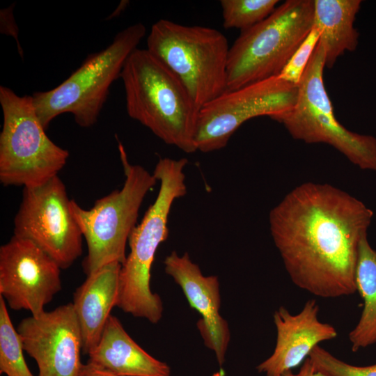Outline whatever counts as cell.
Returning <instances> with one entry per match:
<instances>
[{"instance_id": "cell-1", "label": "cell", "mask_w": 376, "mask_h": 376, "mask_svg": "<svg viewBox=\"0 0 376 376\" xmlns=\"http://www.w3.org/2000/svg\"><path fill=\"white\" fill-rule=\"evenodd\" d=\"M373 212L361 201L327 183L304 182L269 214L270 233L298 288L322 298L357 292L360 241Z\"/></svg>"}, {"instance_id": "cell-2", "label": "cell", "mask_w": 376, "mask_h": 376, "mask_svg": "<svg viewBox=\"0 0 376 376\" xmlns=\"http://www.w3.org/2000/svg\"><path fill=\"white\" fill-rule=\"evenodd\" d=\"M128 116L165 143L197 151L200 109L181 80L146 49H135L120 74Z\"/></svg>"}, {"instance_id": "cell-3", "label": "cell", "mask_w": 376, "mask_h": 376, "mask_svg": "<svg viewBox=\"0 0 376 376\" xmlns=\"http://www.w3.org/2000/svg\"><path fill=\"white\" fill-rule=\"evenodd\" d=\"M186 158H160L152 172L159 189L155 201L129 237L130 253L121 265L117 307L136 318L158 323L163 313L159 295L150 288V272L159 245L168 237L174 201L187 194Z\"/></svg>"}, {"instance_id": "cell-4", "label": "cell", "mask_w": 376, "mask_h": 376, "mask_svg": "<svg viewBox=\"0 0 376 376\" xmlns=\"http://www.w3.org/2000/svg\"><path fill=\"white\" fill-rule=\"evenodd\" d=\"M118 149L125 175L122 188L97 199L90 209L81 207L74 200L70 203L71 212L87 244L82 263L86 276L106 265L124 263L126 245L137 225L142 203L158 182L144 167L129 162L120 141Z\"/></svg>"}, {"instance_id": "cell-5", "label": "cell", "mask_w": 376, "mask_h": 376, "mask_svg": "<svg viewBox=\"0 0 376 376\" xmlns=\"http://www.w3.org/2000/svg\"><path fill=\"white\" fill-rule=\"evenodd\" d=\"M141 23L119 31L104 49L90 54L81 65L56 87L31 96L37 115L45 130L57 116L71 113L81 127L94 125L131 53L145 36Z\"/></svg>"}, {"instance_id": "cell-6", "label": "cell", "mask_w": 376, "mask_h": 376, "mask_svg": "<svg viewBox=\"0 0 376 376\" xmlns=\"http://www.w3.org/2000/svg\"><path fill=\"white\" fill-rule=\"evenodd\" d=\"M146 49L181 80L200 109L228 91L230 47L219 31L159 19L150 29Z\"/></svg>"}, {"instance_id": "cell-7", "label": "cell", "mask_w": 376, "mask_h": 376, "mask_svg": "<svg viewBox=\"0 0 376 376\" xmlns=\"http://www.w3.org/2000/svg\"><path fill=\"white\" fill-rule=\"evenodd\" d=\"M313 14V0H288L241 31L229 49L228 91L279 75L311 30Z\"/></svg>"}, {"instance_id": "cell-8", "label": "cell", "mask_w": 376, "mask_h": 376, "mask_svg": "<svg viewBox=\"0 0 376 376\" xmlns=\"http://www.w3.org/2000/svg\"><path fill=\"white\" fill-rule=\"evenodd\" d=\"M0 181L6 186L37 187L58 175L69 152L46 134L32 96L0 86Z\"/></svg>"}, {"instance_id": "cell-9", "label": "cell", "mask_w": 376, "mask_h": 376, "mask_svg": "<svg viewBox=\"0 0 376 376\" xmlns=\"http://www.w3.org/2000/svg\"><path fill=\"white\" fill-rule=\"evenodd\" d=\"M324 49L318 42L298 85L293 108L274 120L295 139L328 144L359 169L376 171V137L350 131L336 119L324 83Z\"/></svg>"}, {"instance_id": "cell-10", "label": "cell", "mask_w": 376, "mask_h": 376, "mask_svg": "<svg viewBox=\"0 0 376 376\" xmlns=\"http://www.w3.org/2000/svg\"><path fill=\"white\" fill-rule=\"evenodd\" d=\"M298 86L278 75L234 91H227L199 111L195 142L197 150L210 152L224 148L246 121L267 116L272 120L294 107Z\"/></svg>"}, {"instance_id": "cell-11", "label": "cell", "mask_w": 376, "mask_h": 376, "mask_svg": "<svg viewBox=\"0 0 376 376\" xmlns=\"http://www.w3.org/2000/svg\"><path fill=\"white\" fill-rule=\"evenodd\" d=\"M71 200L58 175L24 187L13 221V235L27 239L68 269L81 256L83 235L70 210Z\"/></svg>"}, {"instance_id": "cell-12", "label": "cell", "mask_w": 376, "mask_h": 376, "mask_svg": "<svg viewBox=\"0 0 376 376\" xmlns=\"http://www.w3.org/2000/svg\"><path fill=\"white\" fill-rule=\"evenodd\" d=\"M61 269L33 242L13 235L0 247V297L10 308L38 316L61 290Z\"/></svg>"}, {"instance_id": "cell-13", "label": "cell", "mask_w": 376, "mask_h": 376, "mask_svg": "<svg viewBox=\"0 0 376 376\" xmlns=\"http://www.w3.org/2000/svg\"><path fill=\"white\" fill-rule=\"evenodd\" d=\"M17 330L36 362L37 376L79 375L83 342L72 302L22 319Z\"/></svg>"}, {"instance_id": "cell-14", "label": "cell", "mask_w": 376, "mask_h": 376, "mask_svg": "<svg viewBox=\"0 0 376 376\" xmlns=\"http://www.w3.org/2000/svg\"><path fill=\"white\" fill-rule=\"evenodd\" d=\"M164 271L181 288L190 306L201 318L197 329L205 346L213 351L219 366L225 361L230 333L227 321L219 313L221 294L217 276H205L188 253L172 251L164 260Z\"/></svg>"}, {"instance_id": "cell-15", "label": "cell", "mask_w": 376, "mask_h": 376, "mask_svg": "<svg viewBox=\"0 0 376 376\" xmlns=\"http://www.w3.org/2000/svg\"><path fill=\"white\" fill-rule=\"evenodd\" d=\"M319 311L315 299H308L295 315L284 306L275 311V347L273 353L256 367L259 373L265 376H281L298 366L319 343L337 336L334 327L319 320Z\"/></svg>"}, {"instance_id": "cell-16", "label": "cell", "mask_w": 376, "mask_h": 376, "mask_svg": "<svg viewBox=\"0 0 376 376\" xmlns=\"http://www.w3.org/2000/svg\"><path fill=\"white\" fill-rule=\"evenodd\" d=\"M121 264L106 265L93 274L74 292L72 302L83 342L88 354L99 341L112 308L117 306Z\"/></svg>"}, {"instance_id": "cell-17", "label": "cell", "mask_w": 376, "mask_h": 376, "mask_svg": "<svg viewBox=\"0 0 376 376\" xmlns=\"http://www.w3.org/2000/svg\"><path fill=\"white\" fill-rule=\"evenodd\" d=\"M88 356L87 362L120 376H171L170 366L140 347L113 315Z\"/></svg>"}, {"instance_id": "cell-18", "label": "cell", "mask_w": 376, "mask_h": 376, "mask_svg": "<svg viewBox=\"0 0 376 376\" xmlns=\"http://www.w3.org/2000/svg\"><path fill=\"white\" fill-rule=\"evenodd\" d=\"M313 24L320 29L319 42L325 52V67L334 66L345 52L354 51L359 42V32L354 23L361 0H313Z\"/></svg>"}, {"instance_id": "cell-19", "label": "cell", "mask_w": 376, "mask_h": 376, "mask_svg": "<svg viewBox=\"0 0 376 376\" xmlns=\"http://www.w3.org/2000/svg\"><path fill=\"white\" fill-rule=\"evenodd\" d=\"M355 285L363 300V308L348 335L354 352L376 343V250L370 246L367 235L359 245Z\"/></svg>"}, {"instance_id": "cell-20", "label": "cell", "mask_w": 376, "mask_h": 376, "mask_svg": "<svg viewBox=\"0 0 376 376\" xmlns=\"http://www.w3.org/2000/svg\"><path fill=\"white\" fill-rule=\"evenodd\" d=\"M24 351L22 338L12 323L8 306L0 297V373L6 376H34L26 363Z\"/></svg>"}, {"instance_id": "cell-21", "label": "cell", "mask_w": 376, "mask_h": 376, "mask_svg": "<svg viewBox=\"0 0 376 376\" xmlns=\"http://www.w3.org/2000/svg\"><path fill=\"white\" fill-rule=\"evenodd\" d=\"M278 3L277 0H221L223 26L246 30L271 15Z\"/></svg>"}, {"instance_id": "cell-22", "label": "cell", "mask_w": 376, "mask_h": 376, "mask_svg": "<svg viewBox=\"0 0 376 376\" xmlns=\"http://www.w3.org/2000/svg\"><path fill=\"white\" fill-rule=\"evenodd\" d=\"M308 357L318 370L329 376H376V363L354 366L336 358L319 345L313 349Z\"/></svg>"}, {"instance_id": "cell-23", "label": "cell", "mask_w": 376, "mask_h": 376, "mask_svg": "<svg viewBox=\"0 0 376 376\" xmlns=\"http://www.w3.org/2000/svg\"><path fill=\"white\" fill-rule=\"evenodd\" d=\"M320 29L313 26L306 38L278 75L281 79L295 86L299 84L311 56L320 40Z\"/></svg>"}, {"instance_id": "cell-24", "label": "cell", "mask_w": 376, "mask_h": 376, "mask_svg": "<svg viewBox=\"0 0 376 376\" xmlns=\"http://www.w3.org/2000/svg\"><path fill=\"white\" fill-rule=\"evenodd\" d=\"M13 6L14 4L10 6L9 8L1 10V32L15 38L17 45L18 51L22 57L23 52L18 40V29L15 23L13 12Z\"/></svg>"}, {"instance_id": "cell-25", "label": "cell", "mask_w": 376, "mask_h": 376, "mask_svg": "<svg viewBox=\"0 0 376 376\" xmlns=\"http://www.w3.org/2000/svg\"><path fill=\"white\" fill-rule=\"evenodd\" d=\"M281 376H329L318 370L308 357L297 373H293L292 370L283 373Z\"/></svg>"}, {"instance_id": "cell-26", "label": "cell", "mask_w": 376, "mask_h": 376, "mask_svg": "<svg viewBox=\"0 0 376 376\" xmlns=\"http://www.w3.org/2000/svg\"><path fill=\"white\" fill-rule=\"evenodd\" d=\"M78 376H120L97 367L88 362L82 365Z\"/></svg>"}, {"instance_id": "cell-27", "label": "cell", "mask_w": 376, "mask_h": 376, "mask_svg": "<svg viewBox=\"0 0 376 376\" xmlns=\"http://www.w3.org/2000/svg\"><path fill=\"white\" fill-rule=\"evenodd\" d=\"M129 4V1L127 0H123L120 1V3L118 4L116 10L107 18V19H111L114 17H118L121 14L122 12H123L127 6Z\"/></svg>"}, {"instance_id": "cell-28", "label": "cell", "mask_w": 376, "mask_h": 376, "mask_svg": "<svg viewBox=\"0 0 376 376\" xmlns=\"http://www.w3.org/2000/svg\"><path fill=\"white\" fill-rule=\"evenodd\" d=\"M212 376H224V373L221 369L220 370L215 372Z\"/></svg>"}]
</instances>
